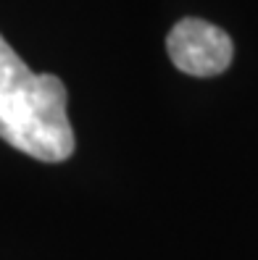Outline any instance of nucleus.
<instances>
[{"label":"nucleus","instance_id":"obj_1","mask_svg":"<svg viewBox=\"0 0 258 260\" xmlns=\"http://www.w3.org/2000/svg\"><path fill=\"white\" fill-rule=\"evenodd\" d=\"M0 140L45 163L74 152L66 87L55 74H35L0 35Z\"/></svg>","mask_w":258,"mask_h":260},{"label":"nucleus","instance_id":"obj_2","mask_svg":"<svg viewBox=\"0 0 258 260\" xmlns=\"http://www.w3.org/2000/svg\"><path fill=\"white\" fill-rule=\"evenodd\" d=\"M171 63L190 76H216L230 69L235 45L232 37L203 19H182L166 37Z\"/></svg>","mask_w":258,"mask_h":260}]
</instances>
